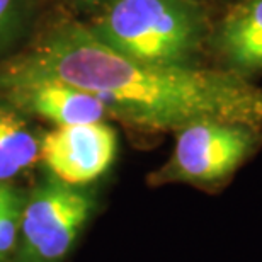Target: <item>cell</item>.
<instances>
[{"label":"cell","instance_id":"cell-1","mask_svg":"<svg viewBox=\"0 0 262 262\" xmlns=\"http://www.w3.org/2000/svg\"><path fill=\"white\" fill-rule=\"evenodd\" d=\"M9 67L53 77L96 96L116 118L150 131H177L199 121L262 129V87L232 70L155 65L101 43L85 24L61 20Z\"/></svg>","mask_w":262,"mask_h":262},{"label":"cell","instance_id":"cell-2","mask_svg":"<svg viewBox=\"0 0 262 262\" xmlns=\"http://www.w3.org/2000/svg\"><path fill=\"white\" fill-rule=\"evenodd\" d=\"M128 58L155 65H189L208 33L198 0H113L87 26Z\"/></svg>","mask_w":262,"mask_h":262},{"label":"cell","instance_id":"cell-3","mask_svg":"<svg viewBox=\"0 0 262 262\" xmlns=\"http://www.w3.org/2000/svg\"><path fill=\"white\" fill-rule=\"evenodd\" d=\"M176 133L169 160L148 177L151 186L220 189L262 146V129L238 123L199 121Z\"/></svg>","mask_w":262,"mask_h":262},{"label":"cell","instance_id":"cell-4","mask_svg":"<svg viewBox=\"0 0 262 262\" xmlns=\"http://www.w3.org/2000/svg\"><path fill=\"white\" fill-rule=\"evenodd\" d=\"M87 189L48 177L26 194L10 262H63L94 209Z\"/></svg>","mask_w":262,"mask_h":262},{"label":"cell","instance_id":"cell-5","mask_svg":"<svg viewBox=\"0 0 262 262\" xmlns=\"http://www.w3.org/2000/svg\"><path fill=\"white\" fill-rule=\"evenodd\" d=\"M0 99L29 118L58 126L97 123L109 118L96 96L58 78L20 72L5 63L0 68Z\"/></svg>","mask_w":262,"mask_h":262},{"label":"cell","instance_id":"cell-6","mask_svg":"<svg viewBox=\"0 0 262 262\" xmlns=\"http://www.w3.org/2000/svg\"><path fill=\"white\" fill-rule=\"evenodd\" d=\"M118 154V133L107 121L70 124L41 136L39 162L51 177L83 187L101 179Z\"/></svg>","mask_w":262,"mask_h":262},{"label":"cell","instance_id":"cell-7","mask_svg":"<svg viewBox=\"0 0 262 262\" xmlns=\"http://www.w3.org/2000/svg\"><path fill=\"white\" fill-rule=\"evenodd\" d=\"M213 43L228 70L244 77L262 72V0L232 5L214 29Z\"/></svg>","mask_w":262,"mask_h":262},{"label":"cell","instance_id":"cell-8","mask_svg":"<svg viewBox=\"0 0 262 262\" xmlns=\"http://www.w3.org/2000/svg\"><path fill=\"white\" fill-rule=\"evenodd\" d=\"M41 136L29 116L0 99V182H10L34 167Z\"/></svg>","mask_w":262,"mask_h":262},{"label":"cell","instance_id":"cell-9","mask_svg":"<svg viewBox=\"0 0 262 262\" xmlns=\"http://www.w3.org/2000/svg\"><path fill=\"white\" fill-rule=\"evenodd\" d=\"M26 194L12 182H0V262H10L17 245Z\"/></svg>","mask_w":262,"mask_h":262},{"label":"cell","instance_id":"cell-10","mask_svg":"<svg viewBox=\"0 0 262 262\" xmlns=\"http://www.w3.org/2000/svg\"><path fill=\"white\" fill-rule=\"evenodd\" d=\"M31 9V0H0V53L26 31Z\"/></svg>","mask_w":262,"mask_h":262},{"label":"cell","instance_id":"cell-11","mask_svg":"<svg viewBox=\"0 0 262 262\" xmlns=\"http://www.w3.org/2000/svg\"><path fill=\"white\" fill-rule=\"evenodd\" d=\"M70 7L82 10V12H101V10L113 2V0H65Z\"/></svg>","mask_w":262,"mask_h":262}]
</instances>
